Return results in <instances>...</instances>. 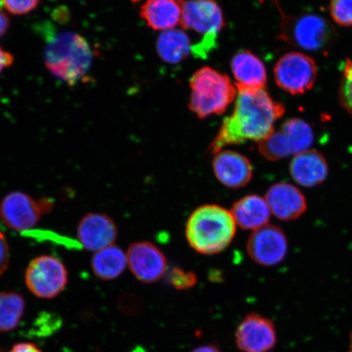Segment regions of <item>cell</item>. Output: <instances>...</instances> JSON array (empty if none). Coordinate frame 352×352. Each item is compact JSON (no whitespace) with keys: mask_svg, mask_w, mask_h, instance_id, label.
Wrapping results in <instances>:
<instances>
[{"mask_svg":"<svg viewBox=\"0 0 352 352\" xmlns=\"http://www.w3.org/2000/svg\"><path fill=\"white\" fill-rule=\"evenodd\" d=\"M234 111L224 118L222 126L211 143L214 154L231 144L246 140L261 142L274 131L275 122L284 116L285 107L263 89L239 90Z\"/></svg>","mask_w":352,"mask_h":352,"instance_id":"6da1fadb","label":"cell"},{"mask_svg":"<svg viewBox=\"0 0 352 352\" xmlns=\"http://www.w3.org/2000/svg\"><path fill=\"white\" fill-rule=\"evenodd\" d=\"M236 232L231 211L214 204L204 205L193 211L186 227L189 245L206 255L223 252L234 239Z\"/></svg>","mask_w":352,"mask_h":352,"instance_id":"7a4b0ae2","label":"cell"},{"mask_svg":"<svg viewBox=\"0 0 352 352\" xmlns=\"http://www.w3.org/2000/svg\"><path fill=\"white\" fill-rule=\"evenodd\" d=\"M92 58L89 43L76 33L57 35L47 43L44 52L48 72L72 86L85 78Z\"/></svg>","mask_w":352,"mask_h":352,"instance_id":"3957f363","label":"cell"},{"mask_svg":"<svg viewBox=\"0 0 352 352\" xmlns=\"http://www.w3.org/2000/svg\"><path fill=\"white\" fill-rule=\"evenodd\" d=\"M189 85L192 94L188 107L200 118L224 113L236 94L230 78L210 67L198 69Z\"/></svg>","mask_w":352,"mask_h":352,"instance_id":"277c9868","label":"cell"},{"mask_svg":"<svg viewBox=\"0 0 352 352\" xmlns=\"http://www.w3.org/2000/svg\"><path fill=\"white\" fill-rule=\"evenodd\" d=\"M280 38L305 51L325 52L336 42L337 32L328 20L314 13L298 16L281 14Z\"/></svg>","mask_w":352,"mask_h":352,"instance_id":"5b68a950","label":"cell"},{"mask_svg":"<svg viewBox=\"0 0 352 352\" xmlns=\"http://www.w3.org/2000/svg\"><path fill=\"white\" fill-rule=\"evenodd\" d=\"M180 23L184 29L204 34V41L192 47V52L202 57L214 47L224 19L221 8L214 0H189L182 4Z\"/></svg>","mask_w":352,"mask_h":352,"instance_id":"8992f818","label":"cell"},{"mask_svg":"<svg viewBox=\"0 0 352 352\" xmlns=\"http://www.w3.org/2000/svg\"><path fill=\"white\" fill-rule=\"evenodd\" d=\"M314 142L311 125L301 118H293L258 142V151L266 160L274 162L308 151Z\"/></svg>","mask_w":352,"mask_h":352,"instance_id":"52a82bcc","label":"cell"},{"mask_svg":"<svg viewBox=\"0 0 352 352\" xmlns=\"http://www.w3.org/2000/svg\"><path fill=\"white\" fill-rule=\"evenodd\" d=\"M25 280L34 296L50 299L64 292L68 283L69 274L59 258L43 254L30 261L26 268Z\"/></svg>","mask_w":352,"mask_h":352,"instance_id":"ba28073f","label":"cell"},{"mask_svg":"<svg viewBox=\"0 0 352 352\" xmlns=\"http://www.w3.org/2000/svg\"><path fill=\"white\" fill-rule=\"evenodd\" d=\"M274 72L276 85L281 90L292 95H300L314 87L318 70L311 56L290 52L276 61Z\"/></svg>","mask_w":352,"mask_h":352,"instance_id":"9c48e42d","label":"cell"},{"mask_svg":"<svg viewBox=\"0 0 352 352\" xmlns=\"http://www.w3.org/2000/svg\"><path fill=\"white\" fill-rule=\"evenodd\" d=\"M246 248L254 262L263 267H272L284 261L288 241L280 228L267 224L252 232Z\"/></svg>","mask_w":352,"mask_h":352,"instance_id":"30bf717a","label":"cell"},{"mask_svg":"<svg viewBox=\"0 0 352 352\" xmlns=\"http://www.w3.org/2000/svg\"><path fill=\"white\" fill-rule=\"evenodd\" d=\"M126 253L127 267L136 279L144 283H156L167 271L165 254L151 242H135Z\"/></svg>","mask_w":352,"mask_h":352,"instance_id":"8fae6325","label":"cell"},{"mask_svg":"<svg viewBox=\"0 0 352 352\" xmlns=\"http://www.w3.org/2000/svg\"><path fill=\"white\" fill-rule=\"evenodd\" d=\"M43 214L39 201L23 192L8 193L0 202V219L12 230H30L36 226Z\"/></svg>","mask_w":352,"mask_h":352,"instance_id":"7c38bea8","label":"cell"},{"mask_svg":"<svg viewBox=\"0 0 352 352\" xmlns=\"http://www.w3.org/2000/svg\"><path fill=\"white\" fill-rule=\"evenodd\" d=\"M235 338L236 344L242 352H268L276 345V333L270 319L250 314L241 320Z\"/></svg>","mask_w":352,"mask_h":352,"instance_id":"4fadbf2b","label":"cell"},{"mask_svg":"<svg viewBox=\"0 0 352 352\" xmlns=\"http://www.w3.org/2000/svg\"><path fill=\"white\" fill-rule=\"evenodd\" d=\"M77 235L79 242L89 252H96L113 245L118 236V228L107 214L89 213L78 223Z\"/></svg>","mask_w":352,"mask_h":352,"instance_id":"5bb4252c","label":"cell"},{"mask_svg":"<svg viewBox=\"0 0 352 352\" xmlns=\"http://www.w3.org/2000/svg\"><path fill=\"white\" fill-rule=\"evenodd\" d=\"M212 167L219 182L232 189L248 186L253 177L252 162L243 154L235 151H221L215 153Z\"/></svg>","mask_w":352,"mask_h":352,"instance_id":"9a60e30c","label":"cell"},{"mask_svg":"<svg viewBox=\"0 0 352 352\" xmlns=\"http://www.w3.org/2000/svg\"><path fill=\"white\" fill-rule=\"evenodd\" d=\"M265 200L271 212L283 221H292L302 217L307 208L305 195L288 183H277L268 189Z\"/></svg>","mask_w":352,"mask_h":352,"instance_id":"2e32d148","label":"cell"},{"mask_svg":"<svg viewBox=\"0 0 352 352\" xmlns=\"http://www.w3.org/2000/svg\"><path fill=\"white\" fill-rule=\"evenodd\" d=\"M289 173L300 186L316 187L327 179L329 165L322 153L308 149L294 156L289 164Z\"/></svg>","mask_w":352,"mask_h":352,"instance_id":"e0dca14e","label":"cell"},{"mask_svg":"<svg viewBox=\"0 0 352 352\" xmlns=\"http://www.w3.org/2000/svg\"><path fill=\"white\" fill-rule=\"evenodd\" d=\"M231 69L239 90L265 88L267 70L263 61L249 50H241L232 56Z\"/></svg>","mask_w":352,"mask_h":352,"instance_id":"ac0fdd59","label":"cell"},{"mask_svg":"<svg viewBox=\"0 0 352 352\" xmlns=\"http://www.w3.org/2000/svg\"><path fill=\"white\" fill-rule=\"evenodd\" d=\"M230 211L236 226L252 231L267 226L272 214L265 198L256 195L241 198Z\"/></svg>","mask_w":352,"mask_h":352,"instance_id":"d6986e66","label":"cell"},{"mask_svg":"<svg viewBox=\"0 0 352 352\" xmlns=\"http://www.w3.org/2000/svg\"><path fill=\"white\" fill-rule=\"evenodd\" d=\"M149 28L155 30H173L182 16V6L176 0H147L140 10Z\"/></svg>","mask_w":352,"mask_h":352,"instance_id":"ffe728a7","label":"cell"},{"mask_svg":"<svg viewBox=\"0 0 352 352\" xmlns=\"http://www.w3.org/2000/svg\"><path fill=\"white\" fill-rule=\"evenodd\" d=\"M126 267V253L116 245L98 250L91 258L92 272L102 280L118 278Z\"/></svg>","mask_w":352,"mask_h":352,"instance_id":"44dd1931","label":"cell"},{"mask_svg":"<svg viewBox=\"0 0 352 352\" xmlns=\"http://www.w3.org/2000/svg\"><path fill=\"white\" fill-rule=\"evenodd\" d=\"M190 38L182 30L162 32L157 39V52L162 60L169 64H179L192 52Z\"/></svg>","mask_w":352,"mask_h":352,"instance_id":"7402d4cb","label":"cell"},{"mask_svg":"<svg viewBox=\"0 0 352 352\" xmlns=\"http://www.w3.org/2000/svg\"><path fill=\"white\" fill-rule=\"evenodd\" d=\"M25 308V298L21 294L13 292L0 293V333L11 332L17 328Z\"/></svg>","mask_w":352,"mask_h":352,"instance_id":"603a6c76","label":"cell"},{"mask_svg":"<svg viewBox=\"0 0 352 352\" xmlns=\"http://www.w3.org/2000/svg\"><path fill=\"white\" fill-rule=\"evenodd\" d=\"M338 98L341 107L352 116V58L347 59L343 65Z\"/></svg>","mask_w":352,"mask_h":352,"instance_id":"cb8c5ba5","label":"cell"},{"mask_svg":"<svg viewBox=\"0 0 352 352\" xmlns=\"http://www.w3.org/2000/svg\"><path fill=\"white\" fill-rule=\"evenodd\" d=\"M329 12L337 25L352 26V0H329Z\"/></svg>","mask_w":352,"mask_h":352,"instance_id":"d4e9b609","label":"cell"},{"mask_svg":"<svg viewBox=\"0 0 352 352\" xmlns=\"http://www.w3.org/2000/svg\"><path fill=\"white\" fill-rule=\"evenodd\" d=\"M168 279L170 284L179 290L195 287L197 283V277L195 272L184 271L179 267L173 268L170 272Z\"/></svg>","mask_w":352,"mask_h":352,"instance_id":"484cf974","label":"cell"},{"mask_svg":"<svg viewBox=\"0 0 352 352\" xmlns=\"http://www.w3.org/2000/svg\"><path fill=\"white\" fill-rule=\"evenodd\" d=\"M2 6L14 15H25L37 8L39 0H1Z\"/></svg>","mask_w":352,"mask_h":352,"instance_id":"4316f807","label":"cell"},{"mask_svg":"<svg viewBox=\"0 0 352 352\" xmlns=\"http://www.w3.org/2000/svg\"><path fill=\"white\" fill-rule=\"evenodd\" d=\"M10 262V250L3 233L0 232V276L8 270Z\"/></svg>","mask_w":352,"mask_h":352,"instance_id":"83f0119b","label":"cell"},{"mask_svg":"<svg viewBox=\"0 0 352 352\" xmlns=\"http://www.w3.org/2000/svg\"><path fill=\"white\" fill-rule=\"evenodd\" d=\"M8 352H43L37 345L32 342L16 343Z\"/></svg>","mask_w":352,"mask_h":352,"instance_id":"f1b7e54d","label":"cell"},{"mask_svg":"<svg viewBox=\"0 0 352 352\" xmlns=\"http://www.w3.org/2000/svg\"><path fill=\"white\" fill-rule=\"evenodd\" d=\"M14 61V57L6 50H3L2 47H0V73L8 67H10Z\"/></svg>","mask_w":352,"mask_h":352,"instance_id":"f546056e","label":"cell"},{"mask_svg":"<svg viewBox=\"0 0 352 352\" xmlns=\"http://www.w3.org/2000/svg\"><path fill=\"white\" fill-rule=\"evenodd\" d=\"M10 21L6 13L4 12L1 8H0V38L4 36L10 28Z\"/></svg>","mask_w":352,"mask_h":352,"instance_id":"4dcf8cb0","label":"cell"},{"mask_svg":"<svg viewBox=\"0 0 352 352\" xmlns=\"http://www.w3.org/2000/svg\"><path fill=\"white\" fill-rule=\"evenodd\" d=\"M191 352H223L220 351L217 346L213 345H206L197 347L195 350Z\"/></svg>","mask_w":352,"mask_h":352,"instance_id":"1f68e13d","label":"cell"},{"mask_svg":"<svg viewBox=\"0 0 352 352\" xmlns=\"http://www.w3.org/2000/svg\"><path fill=\"white\" fill-rule=\"evenodd\" d=\"M349 352H352V333H351V343H350V347H349Z\"/></svg>","mask_w":352,"mask_h":352,"instance_id":"d6a6232c","label":"cell"},{"mask_svg":"<svg viewBox=\"0 0 352 352\" xmlns=\"http://www.w3.org/2000/svg\"><path fill=\"white\" fill-rule=\"evenodd\" d=\"M0 352H2V350H1V349H0Z\"/></svg>","mask_w":352,"mask_h":352,"instance_id":"836d02e7","label":"cell"}]
</instances>
